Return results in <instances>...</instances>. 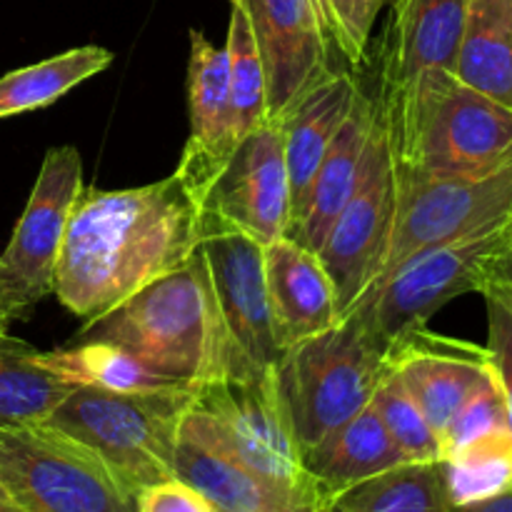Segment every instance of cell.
Instances as JSON below:
<instances>
[{"label": "cell", "mask_w": 512, "mask_h": 512, "mask_svg": "<svg viewBox=\"0 0 512 512\" xmlns=\"http://www.w3.org/2000/svg\"><path fill=\"white\" fill-rule=\"evenodd\" d=\"M203 235V203L178 170L138 188H83L55 263L53 295L93 323L183 268Z\"/></svg>", "instance_id": "6da1fadb"}, {"label": "cell", "mask_w": 512, "mask_h": 512, "mask_svg": "<svg viewBox=\"0 0 512 512\" xmlns=\"http://www.w3.org/2000/svg\"><path fill=\"white\" fill-rule=\"evenodd\" d=\"M393 165L425 178H483L512 163V108L453 70H425L380 88Z\"/></svg>", "instance_id": "7a4b0ae2"}, {"label": "cell", "mask_w": 512, "mask_h": 512, "mask_svg": "<svg viewBox=\"0 0 512 512\" xmlns=\"http://www.w3.org/2000/svg\"><path fill=\"white\" fill-rule=\"evenodd\" d=\"M75 340H105L143 360L160 378L198 388L228 373V343L200 245L183 268L153 280Z\"/></svg>", "instance_id": "3957f363"}, {"label": "cell", "mask_w": 512, "mask_h": 512, "mask_svg": "<svg viewBox=\"0 0 512 512\" xmlns=\"http://www.w3.org/2000/svg\"><path fill=\"white\" fill-rule=\"evenodd\" d=\"M195 390L73 388L40 425L88 450L130 495L175 478L180 425Z\"/></svg>", "instance_id": "277c9868"}, {"label": "cell", "mask_w": 512, "mask_h": 512, "mask_svg": "<svg viewBox=\"0 0 512 512\" xmlns=\"http://www.w3.org/2000/svg\"><path fill=\"white\" fill-rule=\"evenodd\" d=\"M390 368V343L355 313L290 345L275 380L300 453L368 408Z\"/></svg>", "instance_id": "5b68a950"}, {"label": "cell", "mask_w": 512, "mask_h": 512, "mask_svg": "<svg viewBox=\"0 0 512 512\" xmlns=\"http://www.w3.org/2000/svg\"><path fill=\"white\" fill-rule=\"evenodd\" d=\"M183 430L320 505L273 375H220L195 388Z\"/></svg>", "instance_id": "8992f818"}, {"label": "cell", "mask_w": 512, "mask_h": 512, "mask_svg": "<svg viewBox=\"0 0 512 512\" xmlns=\"http://www.w3.org/2000/svg\"><path fill=\"white\" fill-rule=\"evenodd\" d=\"M393 173V228L370 288L383 283L413 255L503 228L512 215V163L483 178H425L398 170L395 165Z\"/></svg>", "instance_id": "52a82bcc"}, {"label": "cell", "mask_w": 512, "mask_h": 512, "mask_svg": "<svg viewBox=\"0 0 512 512\" xmlns=\"http://www.w3.org/2000/svg\"><path fill=\"white\" fill-rule=\"evenodd\" d=\"M0 483L25 512H135L88 450L45 425L0 430Z\"/></svg>", "instance_id": "ba28073f"}, {"label": "cell", "mask_w": 512, "mask_h": 512, "mask_svg": "<svg viewBox=\"0 0 512 512\" xmlns=\"http://www.w3.org/2000/svg\"><path fill=\"white\" fill-rule=\"evenodd\" d=\"M503 228L435 245L413 255L383 283L370 288L348 313L360 315L390 345L410 330L425 328L450 300L465 293H480L485 268L505 250Z\"/></svg>", "instance_id": "9c48e42d"}, {"label": "cell", "mask_w": 512, "mask_h": 512, "mask_svg": "<svg viewBox=\"0 0 512 512\" xmlns=\"http://www.w3.org/2000/svg\"><path fill=\"white\" fill-rule=\"evenodd\" d=\"M200 255L228 343L225 375H273L285 350L275 333L263 245L233 230H210L200 240Z\"/></svg>", "instance_id": "30bf717a"}, {"label": "cell", "mask_w": 512, "mask_h": 512, "mask_svg": "<svg viewBox=\"0 0 512 512\" xmlns=\"http://www.w3.org/2000/svg\"><path fill=\"white\" fill-rule=\"evenodd\" d=\"M395 215V173L390 155L385 113L378 98L373 138L363 178L348 203L330 225L318 258L335 290V305L343 318L370 288L383 263Z\"/></svg>", "instance_id": "8fae6325"}, {"label": "cell", "mask_w": 512, "mask_h": 512, "mask_svg": "<svg viewBox=\"0 0 512 512\" xmlns=\"http://www.w3.org/2000/svg\"><path fill=\"white\" fill-rule=\"evenodd\" d=\"M205 233L233 230L258 245L288 235L290 183L283 128L268 120L238 140L203 195Z\"/></svg>", "instance_id": "7c38bea8"}, {"label": "cell", "mask_w": 512, "mask_h": 512, "mask_svg": "<svg viewBox=\"0 0 512 512\" xmlns=\"http://www.w3.org/2000/svg\"><path fill=\"white\" fill-rule=\"evenodd\" d=\"M235 3V0H233ZM268 85V120H280L333 68L335 45L313 0H240Z\"/></svg>", "instance_id": "4fadbf2b"}, {"label": "cell", "mask_w": 512, "mask_h": 512, "mask_svg": "<svg viewBox=\"0 0 512 512\" xmlns=\"http://www.w3.org/2000/svg\"><path fill=\"white\" fill-rule=\"evenodd\" d=\"M83 190L78 148L60 145L45 153L28 205L15 225L0 263L18 278L35 303L53 295V275L75 200Z\"/></svg>", "instance_id": "5bb4252c"}, {"label": "cell", "mask_w": 512, "mask_h": 512, "mask_svg": "<svg viewBox=\"0 0 512 512\" xmlns=\"http://www.w3.org/2000/svg\"><path fill=\"white\" fill-rule=\"evenodd\" d=\"M390 363L438 440L460 405L493 373L488 350L463 340L440 338L430 333L428 325L393 340Z\"/></svg>", "instance_id": "9a60e30c"}, {"label": "cell", "mask_w": 512, "mask_h": 512, "mask_svg": "<svg viewBox=\"0 0 512 512\" xmlns=\"http://www.w3.org/2000/svg\"><path fill=\"white\" fill-rule=\"evenodd\" d=\"M188 115L190 135L185 143L178 173L203 203L223 165L238 145L228 90V53L200 30H190L188 58Z\"/></svg>", "instance_id": "2e32d148"}, {"label": "cell", "mask_w": 512, "mask_h": 512, "mask_svg": "<svg viewBox=\"0 0 512 512\" xmlns=\"http://www.w3.org/2000/svg\"><path fill=\"white\" fill-rule=\"evenodd\" d=\"M470 0H390L380 38V88L425 70H453Z\"/></svg>", "instance_id": "e0dca14e"}, {"label": "cell", "mask_w": 512, "mask_h": 512, "mask_svg": "<svg viewBox=\"0 0 512 512\" xmlns=\"http://www.w3.org/2000/svg\"><path fill=\"white\" fill-rule=\"evenodd\" d=\"M358 93L360 85L353 73L330 70L280 120L290 183V223L285 238H293L298 230L315 173L338 135L340 125L353 110Z\"/></svg>", "instance_id": "ac0fdd59"}, {"label": "cell", "mask_w": 512, "mask_h": 512, "mask_svg": "<svg viewBox=\"0 0 512 512\" xmlns=\"http://www.w3.org/2000/svg\"><path fill=\"white\" fill-rule=\"evenodd\" d=\"M263 265L275 333L283 350L338 323L335 290L318 253L293 238H278L263 248Z\"/></svg>", "instance_id": "d6986e66"}, {"label": "cell", "mask_w": 512, "mask_h": 512, "mask_svg": "<svg viewBox=\"0 0 512 512\" xmlns=\"http://www.w3.org/2000/svg\"><path fill=\"white\" fill-rule=\"evenodd\" d=\"M175 478L205 495L220 512H320V505L248 468L218 445L180 425Z\"/></svg>", "instance_id": "ffe728a7"}, {"label": "cell", "mask_w": 512, "mask_h": 512, "mask_svg": "<svg viewBox=\"0 0 512 512\" xmlns=\"http://www.w3.org/2000/svg\"><path fill=\"white\" fill-rule=\"evenodd\" d=\"M375 118H378V95H368L360 88L353 110L340 125L310 185L303 220L293 233V240L303 248L318 253L333 220L358 188L368 160Z\"/></svg>", "instance_id": "44dd1931"}, {"label": "cell", "mask_w": 512, "mask_h": 512, "mask_svg": "<svg viewBox=\"0 0 512 512\" xmlns=\"http://www.w3.org/2000/svg\"><path fill=\"white\" fill-rule=\"evenodd\" d=\"M403 463L408 460L390 440L373 405L360 410L355 418L303 453L305 473L313 480L320 503L360 480H368Z\"/></svg>", "instance_id": "7402d4cb"}, {"label": "cell", "mask_w": 512, "mask_h": 512, "mask_svg": "<svg viewBox=\"0 0 512 512\" xmlns=\"http://www.w3.org/2000/svg\"><path fill=\"white\" fill-rule=\"evenodd\" d=\"M453 73L512 108V0H470Z\"/></svg>", "instance_id": "603a6c76"}, {"label": "cell", "mask_w": 512, "mask_h": 512, "mask_svg": "<svg viewBox=\"0 0 512 512\" xmlns=\"http://www.w3.org/2000/svg\"><path fill=\"white\" fill-rule=\"evenodd\" d=\"M443 465L403 463L350 485L320 503V512H453Z\"/></svg>", "instance_id": "cb8c5ba5"}, {"label": "cell", "mask_w": 512, "mask_h": 512, "mask_svg": "<svg viewBox=\"0 0 512 512\" xmlns=\"http://www.w3.org/2000/svg\"><path fill=\"white\" fill-rule=\"evenodd\" d=\"M38 360L55 378L73 388H103L123 390V393L185 388L173 380L160 378L133 353L105 340H73L65 348L40 350Z\"/></svg>", "instance_id": "d4e9b609"}, {"label": "cell", "mask_w": 512, "mask_h": 512, "mask_svg": "<svg viewBox=\"0 0 512 512\" xmlns=\"http://www.w3.org/2000/svg\"><path fill=\"white\" fill-rule=\"evenodd\" d=\"M115 55L100 45H80L40 63L10 70L0 78V120L33 113L58 103L63 95L110 68Z\"/></svg>", "instance_id": "484cf974"}, {"label": "cell", "mask_w": 512, "mask_h": 512, "mask_svg": "<svg viewBox=\"0 0 512 512\" xmlns=\"http://www.w3.org/2000/svg\"><path fill=\"white\" fill-rule=\"evenodd\" d=\"M38 355L25 340L0 335V430L40 425L73 390L43 368Z\"/></svg>", "instance_id": "4316f807"}, {"label": "cell", "mask_w": 512, "mask_h": 512, "mask_svg": "<svg viewBox=\"0 0 512 512\" xmlns=\"http://www.w3.org/2000/svg\"><path fill=\"white\" fill-rule=\"evenodd\" d=\"M453 508L483 503L512 488V428L495 430L440 460Z\"/></svg>", "instance_id": "83f0119b"}, {"label": "cell", "mask_w": 512, "mask_h": 512, "mask_svg": "<svg viewBox=\"0 0 512 512\" xmlns=\"http://www.w3.org/2000/svg\"><path fill=\"white\" fill-rule=\"evenodd\" d=\"M228 90L230 110H233L235 135L245 138L268 123V85H265V68L260 60V50L255 45L248 15L240 0L230 3L228 38Z\"/></svg>", "instance_id": "f1b7e54d"}, {"label": "cell", "mask_w": 512, "mask_h": 512, "mask_svg": "<svg viewBox=\"0 0 512 512\" xmlns=\"http://www.w3.org/2000/svg\"><path fill=\"white\" fill-rule=\"evenodd\" d=\"M370 405L408 463H440L443 460L438 435L430 428L413 395L408 393L398 370H388V375L380 380L378 390L373 393Z\"/></svg>", "instance_id": "f546056e"}, {"label": "cell", "mask_w": 512, "mask_h": 512, "mask_svg": "<svg viewBox=\"0 0 512 512\" xmlns=\"http://www.w3.org/2000/svg\"><path fill=\"white\" fill-rule=\"evenodd\" d=\"M505 428H510L508 403H505L503 388H500L493 370L490 378L460 405V410L453 415L448 428L440 435V453H443V460L450 453H455V450L473 443V440Z\"/></svg>", "instance_id": "4dcf8cb0"}, {"label": "cell", "mask_w": 512, "mask_h": 512, "mask_svg": "<svg viewBox=\"0 0 512 512\" xmlns=\"http://www.w3.org/2000/svg\"><path fill=\"white\" fill-rule=\"evenodd\" d=\"M388 5L390 0H328L335 50L353 68L368 60L375 20Z\"/></svg>", "instance_id": "1f68e13d"}, {"label": "cell", "mask_w": 512, "mask_h": 512, "mask_svg": "<svg viewBox=\"0 0 512 512\" xmlns=\"http://www.w3.org/2000/svg\"><path fill=\"white\" fill-rule=\"evenodd\" d=\"M480 295L488 308V358L495 370L512 428V295L498 285H483Z\"/></svg>", "instance_id": "d6a6232c"}, {"label": "cell", "mask_w": 512, "mask_h": 512, "mask_svg": "<svg viewBox=\"0 0 512 512\" xmlns=\"http://www.w3.org/2000/svg\"><path fill=\"white\" fill-rule=\"evenodd\" d=\"M135 512H220L200 490L180 478L163 480L135 495Z\"/></svg>", "instance_id": "836d02e7"}, {"label": "cell", "mask_w": 512, "mask_h": 512, "mask_svg": "<svg viewBox=\"0 0 512 512\" xmlns=\"http://www.w3.org/2000/svg\"><path fill=\"white\" fill-rule=\"evenodd\" d=\"M33 305L35 300L30 298L28 290L0 263V335L8 333L10 325L23 318Z\"/></svg>", "instance_id": "e575fe53"}, {"label": "cell", "mask_w": 512, "mask_h": 512, "mask_svg": "<svg viewBox=\"0 0 512 512\" xmlns=\"http://www.w3.org/2000/svg\"><path fill=\"white\" fill-rule=\"evenodd\" d=\"M483 285H498V288H503L505 293L512 295V250L505 248L503 253H498L490 260L488 268H485Z\"/></svg>", "instance_id": "d590c367"}, {"label": "cell", "mask_w": 512, "mask_h": 512, "mask_svg": "<svg viewBox=\"0 0 512 512\" xmlns=\"http://www.w3.org/2000/svg\"><path fill=\"white\" fill-rule=\"evenodd\" d=\"M453 512H512V488L495 495V498L483 500V503L465 505V508H455Z\"/></svg>", "instance_id": "8d00e7d4"}, {"label": "cell", "mask_w": 512, "mask_h": 512, "mask_svg": "<svg viewBox=\"0 0 512 512\" xmlns=\"http://www.w3.org/2000/svg\"><path fill=\"white\" fill-rule=\"evenodd\" d=\"M0 512H25L18 503H15L13 495L5 490L3 483H0Z\"/></svg>", "instance_id": "74e56055"}, {"label": "cell", "mask_w": 512, "mask_h": 512, "mask_svg": "<svg viewBox=\"0 0 512 512\" xmlns=\"http://www.w3.org/2000/svg\"><path fill=\"white\" fill-rule=\"evenodd\" d=\"M315 3V10H318L320 15V23H323L325 33L330 35V40H333V30H330V13H328V0H313ZM335 45V43H333Z\"/></svg>", "instance_id": "f35d334b"}, {"label": "cell", "mask_w": 512, "mask_h": 512, "mask_svg": "<svg viewBox=\"0 0 512 512\" xmlns=\"http://www.w3.org/2000/svg\"><path fill=\"white\" fill-rule=\"evenodd\" d=\"M503 233H505V248L512 250V215H510V220H508V223H505Z\"/></svg>", "instance_id": "ab89813d"}, {"label": "cell", "mask_w": 512, "mask_h": 512, "mask_svg": "<svg viewBox=\"0 0 512 512\" xmlns=\"http://www.w3.org/2000/svg\"><path fill=\"white\" fill-rule=\"evenodd\" d=\"M230 3H233V0H230Z\"/></svg>", "instance_id": "60d3db41"}]
</instances>
